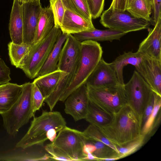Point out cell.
Instances as JSON below:
<instances>
[{"label":"cell","instance_id":"cell-16","mask_svg":"<svg viewBox=\"0 0 161 161\" xmlns=\"http://www.w3.org/2000/svg\"><path fill=\"white\" fill-rule=\"evenodd\" d=\"M23 29L22 3L14 0L9 24L10 35L14 43L23 44Z\"/></svg>","mask_w":161,"mask_h":161},{"label":"cell","instance_id":"cell-30","mask_svg":"<svg viewBox=\"0 0 161 161\" xmlns=\"http://www.w3.org/2000/svg\"><path fill=\"white\" fill-rule=\"evenodd\" d=\"M89 141L92 143L96 147V150L92 153L98 158V161L103 158H119V153L108 145L100 142Z\"/></svg>","mask_w":161,"mask_h":161},{"label":"cell","instance_id":"cell-10","mask_svg":"<svg viewBox=\"0 0 161 161\" xmlns=\"http://www.w3.org/2000/svg\"><path fill=\"white\" fill-rule=\"evenodd\" d=\"M42 8L40 0L22 3L23 44L34 43Z\"/></svg>","mask_w":161,"mask_h":161},{"label":"cell","instance_id":"cell-13","mask_svg":"<svg viewBox=\"0 0 161 161\" xmlns=\"http://www.w3.org/2000/svg\"><path fill=\"white\" fill-rule=\"evenodd\" d=\"M119 84L111 63L106 62L102 58L85 83L88 87L93 88L107 87Z\"/></svg>","mask_w":161,"mask_h":161},{"label":"cell","instance_id":"cell-41","mask_svg":"<svg viewBox=\"0 0 161 161\" xmlns=\"http://www.w3.org/2000/svg\"><path fill=\"white\" fill-rule=\"evenodd\" d=\"M96 160L98 161V158L96 157L92 153H88L84 158L83 161Z\"/></svg>","mask_w":161,"mask_h":161},{"label":"cell","instance_id":"cell-32","mask_svg":"<svg viewBox=\"0 0 161 161\" xmlns=\"http://www.w3.org/2000/svg\"><path fill=\"white\" fill-rule=\"evenodd\" d=\"M44 148L46 151L51 156L53 160L73 161L66 153L52 142L47 144Z\"/></svg>","mask_w":161,"mask_h":161},{"label":"cell","instance_id":"cell-12","mask_svg":"<svg viewBox=\"0 0 161 161\" xmlns=\"http://www.w3.org/2000/svg\"><path fill=\"white\" fill-rule=\"evenodd\" d=\"M135 68L153 91L161 96V60L143 57Z\"/></svg>","mask_w":161,"mask_h":161},{"label":"cell","instance_id":"cell-35","mask_svg":"<svg viewBox=\"0 0 161 161\" xmlns=\"http://www.w3.org/2000/svg\"><path fill=\"white\" fill-rule=\"evenodd\" d=\"M155 103V92H153L144 108L141 121V129L152 112Z\"/></svg>","mask_w":161,"mask_h":161},{"label":"cell","instance_id":"cell-28","mask_svg":"<svg viewBox=\"0 0 161 161\" xmlns=\"http://www.w3.org/2000/svg\"><path fill=\"white\" fill-rule=\"evenodd\" d=\"M83 132L87 141L102 142L112 147L119 153L117 146L110 142L96 125L90 124Z\"/></svg>","mask_w":161,"mask_h":161},{"label":"cell","instance_id":"cell-42","mask_svg":"<svg viewBox=\"0 0 161 161\" xmlns=\"http://www.w3.org/2000/svg\"><path fill=\"white\" fill-rule=\"evenodd\" d=\"M120 159L119 157H115L103 158L100 159V161H114Z\"/></svg>","mask_w":161,"mask_h":161},{"label":"cell","instance_id":"cell-8","mask_svg":"<svg viewBox=\"0 0 161 161\" xmlns=\"http://www.w3.org/2000/svg\"><path fill=\"white\" fill-rule=\"evenodd\" d=\"M100 22L104 27L126 33L147 29L150 23L136 18L125 10L121 11L108 8L101 15Z\"/></svg>","mask_w":161,"mask_h":161},{"label":"cell","instance_id":"cell-2","mask_svg":"<svg viewBox=\"0 0 161 161\" xmlns=\"http://www.w3.org/2000/svg\"><path fill=\"white\" fill-rule=\"evenodd\" d=\"M33 117L27 132L16 144V147L25 149L35 145L43 146L50 130L54 129L58 132L66 126L64 119L58 111H43L39 116Z\"/></svg>","mask_w":161,"mask_h":161},{"label":"cell","instance_id":"cell-20","mask_svg":"<svg viewBox=\"0 0 161 161\" xmlns=\"http://www.w3.org/2000/svg\"><path fill=\"white\" fill-rule=\"evenodd\" d=\"M143 57L137 51L135 53L132 51L124 52L111 63L120 84H125L123 76L124 67L128 64L132 65L136 67L140 63Z\"/></svg>","mask_w":161,"mask_h":161},{"label":"cell","instance_id":"cell-4","mask_svg":"<svg viewBox=\"0 0 161 161\" xmlns=\"http://www.w3.org/2000/svg\"><path fill=\"white\" fill-rule=\"evenodd\" d=\"M22 85L21 94L18 100L8 111L1 114L4 128L13 136L34 116L32 103L33 83L28 82Z\"/></svg>","mask_w":161,"mask_h":161},{"label":"cell","instance_id":"cell-6","mask_svg":"<svg viewBox=\"0 0 161 161\" xmlns=\"http://www.w3.org/2000/svg\"><path fill=\"white\" fill-rule=\"evenodd\" d=\"M87 88L90 101L110 114H113L127 104L124 85Z\"/></svg>","mask_w":161,"mask_h":161},{"label":"cell","instance_id":"cell-21","mask_svg":"<svg viewBox=\"0 0 161 161\" xmlns=\"http://www.w3.org/2000/svg\"><path fill=\"white\" fill-rule=\"evenodd\" d=\"M161 96L155 93V103L152 112L141 129L146 143L156 131L161 120Z\"/></svg>","mask_w":161,"mask_h":161},{"label":"cell","instance_id":"cell-7","mask_svg":"<svg viewBox=\"0 0 161 161\" xmlns=\"http://www.w3.org/2000/svg\"><path fill=\"white\" fill-rule=\"evenodd\" d=\"M124 89L127 104L137 114L141 124L144 108L153 92L136 70L125 84Z\"/></svg>","mask_w":161,"mask_h":161},{"label":"cell","instance_id":"cell-24","mask_svg":"<svg viewBox=\"0 0 161 161\" xmlns=\"http://www.w3.org/2000/svg\"><path fill=\"white\" fill-rule=\"evenodd\" d=\"M113 115L90 101L85 119L91 124L99 127L108 124L112 120Z\"/></svg>","mask_w":161,"mask_h":161},{"label":"cell","instance_id":"cell-18","mask_svg":"<svg viewBox=\"0 0 161 161\" xmlns=\"http://www.w3.org/2000/svg\"><path fill=\"white\" fill-rule=\"evenodd\" d=\"M22 85L9 82L0 85V114L8 111L19 97Z\"/></svg>","mask_w":161,"mask_h":161},{"label":"cell","instance_id":"cell-33","mask_svg":"<svg viewBox=\"0 0 161 161\" xmlns=\"http://www.w3.org/2000/svg\"><path fill=\"white\" fill-rule=\"evenodd\" d=\"M105 0H89V4L92 18L99 17L104 9Z\"/></svg>","mask_w":161,"mask_h":161},{"label":"cell","instance_id":"cell-11","mask_svg":"<svg viewBox=\"0 0 161 161\" xmlns=\"http://www.w3.org/2000/svg\"><path fill=\"white\" fill-rule=\"evenodd\" d=\"M89 99L88 88L85 84L70 94L64 101L65 113L75 121L85 119L88 113Z\"/></svg>","mask_w":161,"mask_h":161},{"label":"cell","instance_id":"cell-15","mask_svg":"<svg viewBox=\"0 0 161 161\" xmlns=\"http://www.w3.org/2000/svg\"><path fill=\"white\" fill-rule=\"evenodd\" d=\"M59 29L62 33L68 35L73 34L95 28L92 21L66 9L63 20Z\"/></svg>","mask_w":161,"mask_h":161},{"label":"cell","instance_id":"cell-25","mask_svg":"<svg viewBox=\"0 0 161 161\" xmlns=\"http://www.w3.org/2000/svg\"><path fill=\"white\" fill-rule=\"evenodd\" d=\"M126 11L134 17L151 23L152 12V0H135Z\"/></svg>","mask_w":161,"mask_h":161},{"label":"cell","instance_id":"cell-36","mask_svg":"<svg viewBox=\"0 0 161 161\" xmlns=\"http://www.w3.org/2000/svg\"><path fill=\"white\" fill-rule=\"evenodd\" d=\"M10 70L4 61L0 58V85L8 82L11 80Z\"/></svg>","mask_w":161,"mask_h":161},{"label":"cell","instance_id":"cell-19","mask_svg":"<svg viewBox=\"0 0 161 161\" xmlns=\"http://www.w3.org/2000/svg\"><path fill=\"white\" fill-rule=\"evenodd\" d=\"M68 75V74L57 69L37 76L33 83L38 87L45 99L53 92L59 80Z\"/></svg>","mask_w":161,"mask_h":161},{"label":"cell","instance_id":"cell-9","mask_svg":"<svg viewBox=\"0 0 161 161\" xmlns=\"http://www.w3.org/2000/svg\"><path fill=\"white\" fill-rule=\"evenodd\" d=\"M88 141L83 132L66 126L60 130L52 143L66 153L73 161H83V147Z\"/></svg>","mask_w":161,"mask_h":161},{"label":"cell","instance_id":"cell-26","mask_svg":"<svg viewBox=\"0 0 161 161\" xmlns=\"http://www.w3.org/2000/svg\"><path fill=\"white\" fill-rule=\"evenodd\" d=\"M66 9L92 21L89 0H62Z\"/></svg>","mask_w":161,"mask_h":161},{"label":"cell","instance_id":"cell-31","mask_svg":"<svg viewBox=\"0 0 161 161\" xmlns=\"http://www.w3.org/2000/svg\"><path fill=\"white\" fill-rule=\"evenodd\" d=\"M49 1L50 6L53 16L54 26L59 28L62 24L66 8L62 0H50Z\"/></svg>","mask_w":161,"mask_h":161},{"label":"cell","instance_id":"cell-43","mask_svg":"<svg viewBox=\"0 0 161 161\" xmlns=\"http://www.w3.org/2000/svg\"><path fill=\"white\" fill-rule=\"evenodd\" d=\"M135 0H127L126 9L128 8Z\"/></svg>","mask_w":161,"mask_h":161},{"label":"cell","instance_id":"cell-3","mask_svg":"<svg viewBox=\"0 0 161 161\" xmlns=\"http://www.w3.org/2000/svg\"><path fill=\"white\" fill-rule=\"evenodd\" d=\"M103 53L102 47L97 42L86 40L81 42V53L76 72L59 101L64 102L73 92L85 84L102 58Z\"/></svg>","mask_w":161,"mask_h":161},{"label":"cell","instance_id":"cell-23","mask_svg":"<svg viewBox=\"0 0 161 161\" xmlns=\"http://www.w3.org/2000/svg\"><path fill=\"white\" fill-rule=\"evenodd\" d=\"M54 25L53 16L51 8H42L38 21L33 44L42 40L50 33Z\"/></svg>","mask_w":161,"mask_h":161},{"label":"cell","instance_id":"cell-14","mask_svg":"<svg viewBox=\"0 0 161 161\" xmlns=\"http://www.w3.org/2000/svg\"><path fill=\"white\" fill-rule=\"evenodd\" d=\"M143 57L161 60V18L147 37L139 45L137 51Z\"/></svg>","mask_w":161,"mask_h":161},{"label":"cell","instance_id":"cell-37","mask_svg":"<svg viewBox=\"0 0 161 161\" xmlns=\"http://www.w3.org/2000/svg\"><path fill=\"white\" fill-rule=\"evenodd\" d=\"M152 16L151 23L154 26L161 18V0H152Z\"/></svg>","mask_w":161,"mask_h":161},{"label":"cell","instance_id":"cell-29","mask_svg":"<svg viewBox=\"0 0 161 161\" xmlns=\"http://www.w3.org/2000/svg\"><path fill=\"white\" fill-rule=\"evenodd\" d=\"M146 143L145 136L141 135L136 139L122 146H117L120 159L128 156L137 151Z\"/></svg>","mask_w":161,"mask_h":161},{"label":"cell","instance_id":"cell-17","mask_svg":"<svg viewBox=\"0 0 161 161\" xmlns=\"http://www.w3.org/2000/svg\"><path fill=\"white\" fill-rule=\"evenodd\" d=\"M126 33L118 31L108 29L98 30L95 28L92 30L86 31L72 34L80 42L86 40L96 42L120 40Z\"/></svg>","mask_w":161,"mask_h":161},{"label":"cell","instance_id":"cell-5","mask_svg":"<svg viewBox=\"0 0 161 161\" xmlns=\"http://www.w3.org/2000/svg\"><path fill=\"white\" fill-rule=\"evenodd\" d=\"M61 33L60 29L54 25L50 33L44 39L31 45L29 53L19 67L28 78L32 79L38 76L41 68Z\"/></svg>","mask_w":161,"mask_h":161},{"label":"cell","instance_id":"cell-39","mask_svg":"<svg viewBox=\"0 0 161 161\" xmlns=\"http://www.w3.org/2000/svg\"><path fill=\"white\" fill-rule=\"evenodd\" d=\"M88 141L89 142L87 141L83 147V152L85 157L88 153H93L96 150L94 145L90 142Z\"/></svg>","mask_w":161,"mask_h":161},{"label":"cell","instance_id":"cell-38","mask_svg":"<svg viewBox=\"0 0 161 161\" xmlns=\"http://www.w3.org/2000/svg\"><path fill=\"white\" fill-rule=\"evenodd\" d=\"M127 0H113L109 9L121 11L126 10Z\"/></svg>","mask_w":161,"mask_h":161},{"label":"cell","instance_id":"cell-27","mask_svg":"<svg viewBox=\"0 0 161 161\" xmlns=\"http://www.w3.org/2000/svg\"><path fill=\"white\" fill-rule=\"evenodd\" d=\"M31 46L24 44H16L12 42L8 43V55L12 65L19 68L20 64L29 53Z\"/></svg>","mask_w":161,"mask_h":161},{"label":"cell","instance_id":"cell-44","mask_svg":"<svg viewBox=\"0 0 161 161\" xmlns=\"http://www.w3.org/2000/svg\"><path fill=\"white\" fill-rule=\"evenodd\" d=\"M18 1L21 3L32 2L37 0H18Z\"/></svg>","mask_w":161,"mask_h":161},{"label":"cell","instance_id":"cell-22","mask_svg":"<svg viewBox=\"0 0 161 161\" xmlns=\"http://www.w3.org/2000/svg\"><path fill=\"white\" fill-rule=\"evenodd\" d=\"M68 36V34L62 33L59 36L46 60L41 68L38 76L53 72L57 69L60 53Z\"/></svg>","mask_w":161,"mask_h":161},{"label":"cell","instance_id":"cell-1","mask_svg":"<svg viewBox=\"0 0 161 161\" xmlns=\"http://www.w3.org/2000/svg\"><path fill=\"white\" fill-rule=\"evenodd\" d=\"M97 127L110 142L117 146H122L141 135L140 120L127 104L113 114L108 124Z\"/></svg>","mask_w":161,"mask_h":161},{"label":"cell","instance_id":"cell-40","mask_svg":"<svg viewBox=\"0 0 161 161\" xmlns=\"http://www.w3.org/2000/svg\"><path fill=\"white\" fill-rule=\"evenodd\" d=\"M57 131L54 129L50 130L47 132V140L53 142L57 136Z\"/></svg>","mask_w":161,"mask_h":161},{"label":"cell","instance_id":"cell-34","mask_svg":"<svg viewBox=\"0 0 161 161\" xmlns=\"http://www.w3.org/2000/svg\"><path fill=\"white\" fill-rule=\"evenodd\" d=\"M45 98L38 87L33 84L32 94V103L34 112L39 110L42 107Z\"/></svg>","mask_w":161,"mask_h":161}]
</instances>
